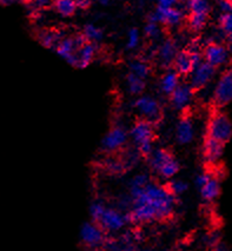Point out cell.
<instances>
[{
	"mask_svg": "<svg viewBox=\"0 0 232 251\" xmlns=\"http://www.w3.org/2000/svg\"><path fill=\"white\" fill-rule=\"evenodd\" d=\"M211 177H212V176H210L209 174H201V175H198V176H196V178H195L196 188L199 190L202 186H204L205 184L209 182V179H210Z\"/></svg>",
	"mask_w": 232,
	"mask_h": 251,
	"instance_id": "37",
	"label": "cell"
},
{
	"mask_svg": "<svg viewBox=\"0 0 232 251\" xmlns=\"http://www.w3.org/2000/svg\"><path fill=\"white\" fill-rule=\"evenodd\" d=\"M33 2L37 7L42 8L48 6V5L51 4V0H33Z\"/></svg>",
	"mask_w": 232,
	"mask_h": 251,
	"instance_id": "39",
	"label": "cell"
},
{
	"mask_svg": "<svg viewBox=\"0 0 232 251\" xmlns=\"http://www.w3.org/2000/svg\"><path fill=\"white\" fill-rule=\"evenodd\" d=\"M91 1H92V0H91Z\"/></svg>",
	"mask_w": 232,
	"mask_h": 251,
	"instance_id": "41",
	"label": "cell"
},
{
	"mask_svg": "<svg viewBox=\"0 0 232 251\" xmlns=\"http://www.w3.org/2000/svg\"><path fill=\"white\" fill-rule=\"evenodd\" d=\"M201 196L207 202H213L214 200L219 197L220 195V183L217 178L211 177L209 182L199 189Z\"/></svg>",
	"mask_w": 232,
	"mask_h": 251,
	"instance_id": "21",
	"label": "cell"
},
{
	"mask_svg": "<svg viewBox=\"0 0 232 251\" xmlns=\"http://www.w3.org/2000/svg\"><path fill=\"white\" fill-rule=\"evenodd\" d=\"M217 68L209 64L208 61H202L190 74V84L196 91L205 89L216 77Z\"/></svg>",
	"mask_w": 232,
	"mask_h": 251,
	"instance_id": "7",
	"label": "cell"
},
{
	"mask_svg": "<svg viewBox=\"0 0 232 251\" xmlns=\"http://www.w3.org/2000/svg\"><path fill=\"white\" fill-rule=\"evenodd\" d=\"M53 7L56 12L60 16L71 17L77 11L78 5L75 0H54Z\"/></svg>",
	"mask_w": 232,
	"mask_h": 251,
	"instance_id": "23",
	"label": "cell"
},
{
	"mask_svg": "<svg viewBox=\"0 0 232 251\" xmlns=\"http://www.w3.org/2000/svg\"><path fill=\"white\" fill-rule=\"evenodd\" d=\"M98 224L106 233L118 232L121 229H124V226L127 224L126 214L119 211L118 209L106 208Z\"/></svg>",
	"mask_w": 232,
	"mask_h": 251,
	"instance_id": "8",
	"label": "cell"
},
{
	"mask_svg": "<svg viewBox=\"0 0 232 251\" xmlns=\"http://www.w3.org/2000/svg\"><path fill=\"white\" fill-rule=\"evenodd\" d=\"M104 166H105L107 172L113 175H119L121 172L126 170L125 166H124V163L121 162V159L107 158L105 162H104Z\"/></svg>",
	"mask_w": 232,
	"mask_h": 251,
	"instance_id": "32",
	"label": "cell"
},
{
	"mask_svg": "<svg viewBox=\"0 0 232 251\" xmlns=\"http://www.w3.org/2000/svg\"><path fill=\"white\" fill-rule=\"evenodd\" d=\"M169 1H171V2H172V4H173V5H176V4H177V2H178V1H179V0H169Z\"/></svg>",
	"mask_w": 232,
	"mask_h": 251,
	"instance_id": "40",
	"label": "cell"
},
{
	"mask_svg": "<svg viewBox=\"0 0 232 251\" xmlns=\"http://www.w3.org/2000/svg\"><path fill=\"white\" fill-rule=\"evenodd\" d=\"M129 131L121 125H116L105 133L100 142V151L104 153H115L124 148L129 141Z\"/></svg>",
	"mask_w": 232,
	"mask_h": 251,
	"instance_id": "5",
	"label": "cell"
},
{
	"mask_svg": "<svg viewBox=\"0 0 232 251\" xmlns=\"http://www.w3.org/2000/svg\"><path fill=\"white\" fill-rule=\"evenodd\" d=\"M145 80L146 79H143V78L129 72L126 75V86L130 95L136 96V97L143 95L145 87H146V81Z\"/></svg>",
	"mask_w": 232,
	"mask_h": 251,
	"instance_id": "22",
	"label": "cell"
},
{
	"mask_svg": "<svg viewBox=\"0 0 232 251\" xmlns=\"http://www.w3.org/2000/svg\"><path fill=\"white\" fill-rule=\"evenodd\" d=\"M184 19V13L183 11L179 10L175 6L171 7H159L157 6L156 11L151 13L149 19L151 22L159 23L161 25H166L170 27H175L178 26Z\"/></svg>",
	"mask_w": 232,
	"mask_h": 251,
	"instance_id": "9",
	"label": "cell"
},
{
	"mask_svg": "<svg viewBox=\"0 0 232 251\" xmlns=\"http://www.w3.org/2000/svg\"><path fill=\"white\" fill-rule=\"evenodd\" d=\"M150 182V178L145 174H138L133 176L129 182V190H136V189H143L147 183Z\"/></svg>",
	"mask_w": 232,
	"mask_h": 251,
	"instance_id": "36",
	"label": "cell"
},
{
	"mask_svg": "<svg viewBox=\"0 0 232 251\" xmlns=\"http://www.w3.org/2000/svg\"><path fill=\"white\" fill-rule=\"evenodd\" d=\"M214 106L224 107L232 101V68L220 75L212 93Z\"/></svg>",
	"mask_w": 232,
	"mask_h": 251,
	"instance_id": "6",
	"label": "cell"
},
{
	"mask_svg": "<svg viewBox=\"0 0 232 251\" xmlns=\"http://www.w3.org/2000/svg\"><path fill=\"white\" fill-rule=\"evenodd\" d=\"M166 186L169 188V190L177 197L182 196V195H184L185 192L188 190L187 182H185V180L183 179H175V178L170 179L169 184H167Z\"/></svg>",
	"mask_w": 232,
	"mask_h": 251,
	"instance_id": "31",
	"label": "cell"
},
{
	"mask_svg": "<svg viewBox=\"0 0 232 251\" xmlns=\"http://www.w3.org/2000/svg\"><path fill=\"white\" fill-rule=\"evenodd\" d=\"M129 136L130 139L137 147H139V145L144 144V143L155 141V127H153V124L151 122L140 118L129 130Z\"/></svg>",
	"mask_w": 232,
	"mask_h": 251,
	"instance_id": "10",
	"label": "cell"
},
{
	"mask_svg": "<svg viewBox=\"0 0 232 251\" xmlns=\"http://www.w3.org/2000/svg\"><path fill=\"white\" fill-rule=\"evenodd\" d=\"M144 33L145 36L150 39H158L162 34L161 30V24L156 22H151V20H147L146 25L144 27Z\"/></svg>",
	"mask_w": 232,
	"mask_h": 251,
	"instance_id": "35",
	"label": "cell"
},
{
	"mask_svg": "<svg viewBox=\"0 0 232 251\" xmlns=\"http://www.w3.org/2000/svg\"><path fill=\"white\" fill-rule=\"evenodd\" d=\"M62 39L63 38L59 34V32H56V31L43 32V33L39 36L40 44H42L43 46H45L46 49H56L58 43H59Z\"/></svg>",
	"mask_w": 232,
	"mask_h": 251,
	"instance_id": "27",
	"label": "cell"
},
{
	"mask_svg": "<svg viewBox=\"0 0 232 251\" xmlns=\"http://www.w3.org/2000/svg\"><path fill=\"white\" fill-rule=\"evenodd\" d=\"M203 57L214 68H219L229 60V50L222 44L211 43L203 50Z\"/></svg>",
	"mask_w": 232,
	"mask_h": 251,
	"instance_id": "12",
	"label": "cell"
},
{
	"mask_svg": "<svg viewBox=\"0 0 232 251\" xmlns=\"http://www.w3.org/2000/svg\"><path fill=\"white\" fill-rule=\"evenodd\" d=\"M133 109L138 112L140 118L146 119L155 124L162 118V105L155 97L150 95H140L133 101Z\"/></svg>",
	"mask_w": 232,
	"mask_h": 251,
	"instance_id": "3",
	"label": "cell"
},
{
	"mask_svg": "<svg viewBox=\"0 0 232 251\" xmlns=\"http://www.w3.org/2000/svg\"><path fill=\"white\" fill-rule=\"evenodd\" d=\"M83 34L85 36L88 42L91 43H99L104 37V32L100 27H98L97 25L94 24H88L85 25L83 30Z\"/></svg>",
	"mask_w": 232,
	"mask_h": 251,
	"instance_id": "28",
	"label": "cell"
},
{
	"mask_svg": "<svg viewBox=\"0 0 232 251\" xmlns=\"http://www.w3.org/2000/svg\"><path fill=\"white\" fill-rule=\"evenodd\" d=\"M132 203L150 202L157 211V220H166L172 216L177 204V196L167 186L150 180L138 194L132 196Z\"/></svg>",
	"mask_w": 232,
	"mask_h": 251,
	"instance_id": "1",
	"label": "cell"
},
{
	"mask_svg": "<svg viewBox=\"0 0 232 251\" xmlns=\"http://www.w3.org/2000/svg\"><path fill=\"white\" fill-rule=\"evenodd\" d=\"M79 237L82 243L89 249H98L104 247L106 242V232L95 222H85L79 230Z\"/></svg>",
	"mask_w": 232,
	"mask_h": 251,
	"instance_id": "4",
	"label": "cell"
},
{
	"mask_svg": "<svg viewBox=\"0 0 232 251\" xmlns=\"http://www.w3.org/2000/svg\"><path fill=\"white\" fill-rule=\"evenodd\" d=\"M95 52H97V48L95 44L88 42L85 43L80 49H78L77 55H78V64L77 69H86L90 64L93 60Z\"/></svg>",
	"mask_w": 232,
	"mask_h": 251,
	"instance_id": "19",
	"label": "cell"
},
{
	"mask_svg": "<svg viewBox=\"0 0 232 251\" xmlns=\"http://www.w3.org/2000/svg\"><path fill=\"white\" fill-rule=\"evenodd\" d=\"M179 170H181V164H179V162L175 158V157H172L169 162L165 163V164L159 169L157 174L163 178V179L170 180L172 179V178H175Z\"/></svg>",
	"mask_w": 232,
	"mask_h": 251,
	"instance_id": "24",
	"label": "cell"
},
{
	"mask_svg": "<svg viewBox=\"0 0 232 251\" xmlns=\"http://www.w3.org/2000/svg\"><path fill=\"white\" fill-rule=\"evenodd\" d=\"M181 84V75L175 69H169L159 80V90L165 96H170Z\"/></svg>",
	"mask_w": 232,
	"mask_h": 251,
	"instance_id": "18",
	"label": "cell"
},
{
	"mask_svg": "<svg viewBox=\"0 0 232 251\" xmlns=\"http://www.w3.org/2000/svg\"><path fill=\"white\" fill-rule=\"evenodd\" d=\"M177 53H178V49H177L176 43L171 39L164 40L157 51L158 61L163 68L170 69L173 65Z\"/></svg>",
	"mask_w": 232,
	"mask_h": 251,
	"instance_id": "16",
	"label": "cell"
},
{
	"mask_svg": "<svg viewBox=\"0 0 232 251\" xmlns=\"http://www.w3.org/2000/svg\"><path fill=\"white\" fill-rule=\"evenodd\" d=\"M176 141L181 145H187L193 142L196 136V127L192 119L183 116L176 125Z\"/></svg>",
	"mask_w": 232,
	"mask_h": 251,
	"instance_id": "14",
	"label": "cell"
},
{
	"mask_svg": "<svg viewBox=\"0 0 232 251\" xmlns=\"http://www.w3.org/2000/svg\"><path fill=\"white\" fill-rule=\"evenodd\" d=\"M219 27L229 42L232 43V11L229 13H222L219 17Z\"/></svg>",
	"mask_w": 232,
	"mask_h": 251,
	"instance_id": "29",
	"label": "cell"
},
{
	"mask_svg": "<svg viewBox=\"0 0 232 251\" xmlns=\"http://www.w3.org/2000/svg\"><path fill=\"white\" fill-rule=\"evenodd\" d=\"M218 7L222 13H229L232 11V2L230 0H218Z\"/></svg>",
	"mask_w": 232,
	"mask_h": 251,
	"instance_id": "38",
	"label": "cell"
},
{
	"mask_svg": "<svg viewBox=\"0 0 232 251\" xmlns=\"http://www.w3.org/2000/svg\"><path fill=\"white\" fill-rule=\"evenodd\" d=\"M172 68L181 75H190L192 70L195 69V65H193L192 58H191V53L188 50L178 51Z\"/></svg>",
	"mask_w": 232,
	"mask_h": 251,
	"instance_id": "17",
	"label": "cell"
},
{
	"mask_svg": "<svg viewBox=\"0 0 232 251\" xmlns=\"http://www.w3.org/2000/svg\"><path fill=\"white\" fill-rule=\"evenodd\" d=\"M186 7L190 14L210 13V0H187Z\"/></svg>",
	"mask_w": 232,
	"mask_h": 251,
	"instance_id": "25",
	"label": "cell"
},
{
	"mask_svg": "<svg viewBox=\"0 0 232 251\" xmlns=\"http://www.w3.org/2000/svg\"><path fill=\"white\" fill-rule=\"evenodd\" d=\"M105 210H106V206L104 205L103 202L97 201V202L92 203L89 208V214H90V217H91V221L98 223V222L100 221L101 216H103L104 212H105Z\"/></svg>",
	"mask_w": 232,
	"mask_h": 251,
	"instance_id": "33",
	"label": "cell"
},
{
	"mask_svg": "<svg viewBox=\"0 0 232 251\" xmlns=\"http://www.w3.org/2000/svg\"><path fill=\"white\" fill-rule=\"evenodd\" d=\"M208 14H190L188 17V26L192 31L199 32L205 27L208 23Z\"/></svg>",
	"mask_w": 232,
	"mask_h": 251,
	"instance_id": "30",
	"label": "cell"
},
{
	"mask_svg": "<svg viewBox=\"0 0 232 251\" xmlns=\"http://www.w3.org/2000/svg\"><path fill=\"white\" fill-rule=\"evenodd\" d=\"M172 157L173 154L171 153L169 150L158 148V149H155V150L152 151V153L147 157V162H149V165L150 168L152 169V171L158 172L159 169H161L165 163L169 162Z\"/></svg>",
	"mask_w": 232,
	"mask_h": 251,
	"instance_id": "20",
	"label": "cell"
},
{
	"mask_svg": "<svg viewBox=\"0 0 232 251\" xmlns=\"http://www.w3.org/2000/svg\"><path fill=\"white\" fill-rule=\"evenodd\" d=\"M207 136L222 143H228L232 137V123L223 112H216L210 117L207 127Z\"/></svg>",
	"mask_w": 232,
	"mask_h": 251,
	"instance_id": "2",
	"label": "cell"
},
{
	"mask_svg": "<svg viewBox=\"0 0 232 251\" xmlns=\"http://www.w3.org/2000/svg\"><path fill=\"white\" fill-rule=\"evenodd\" d=\"M56 50L57 54L59 57H62L66 63L70 64L73 68H77L78 64V55H77V51L78 48L75 45L73 37H69V38H63L59 43H58Z\"/></svg>",
	"mask_w": 232,
	"mask_h": 251,
	"instance_id": "15",
	"label": "cell"
},
{
	"mask_svg": "<svg viewBox=\"0 0 232 251\" xmlns=\"http://www.w3.org/2000/svg\"><path fill=\"white\" fill-rule=\"evenodd\" d=\"M225 143H222L217 139L211 138L207 136L204 139V144H203V157L208 164H217L220 159H222L223 154H224Z\"/></svg>",
	"mask_w": 232,
	"mask_h": 251,
	"instance_id": "13",
	"label": "cell"
},
{
	"mask_svg": "<svg viewBox=\"0 0 232 251\" xmlns=\"http://www.w3.org/2000/svg\"><path fill=\"white\" fill-rule=\"evenodd\" d=\"M139 43H140V32L136 27L130 28L129 32H127L126 49L130 50V51L136 50L139 46Z\"/></svg>",
	"mask_w": 232,
	"mask_h": 251,
	"instance_id": "34",
	"label": "cell"
},
{
	"mask_svg": "<svg viewBox=\"0 0 232 251\" xmlns=\"http://www.w3.org/2000/svg\"><path fill=\"white\" fill-rule=\"evenodd\" d=\"M195 91L190 83H181L173 91L170 97L171 106L177 111H184L190 106L195 97Z\"/></svg>",
	"mask_w": 232,
	"mask_h": 251,
	"instance_id": "11",
	"label": "cell"
},
{
	"mask_svg": "<svg viewBox=\"0 0 232 251\" xmlns=\"http://www.w3.org/2000/svg\"><path fill=\"white\" fill-rule=\"evenodd\" d=\"M129 70L131 74L138 75V77L143 78V79H146L151 74V69L149 64H147L146 61L140 60V59H136L131 61L129 65Z\"/></svg>",
	"mask_w": 232,
	"mask_h": 251,
	"instance_id": "26",
	"label": "cell"
}]
</instances>
